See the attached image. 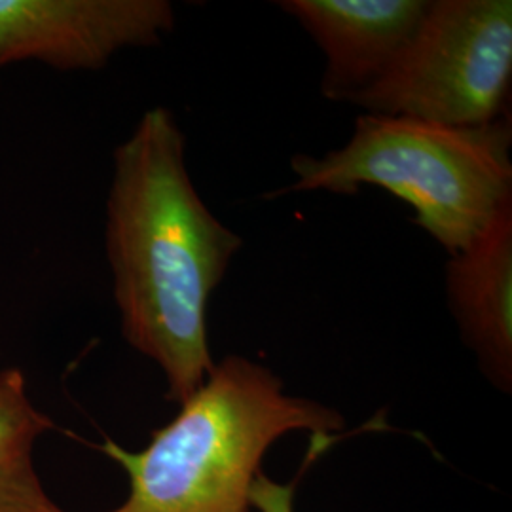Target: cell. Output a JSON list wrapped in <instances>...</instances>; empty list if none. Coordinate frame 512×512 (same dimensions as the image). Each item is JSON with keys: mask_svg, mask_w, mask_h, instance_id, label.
<instances>
[{"mask_svg": "<svg viewBox=\"0 0 512 512\" xmlns=\"http://www.w3.org/2000/svg\"><path fill=\"white\" fill-rule=\"evenodd\" d=\"M112 160L105 247L120 330L183 404L215 366L207 306L243 239L198 194L171 110H147Z\"/></svg>", "mask_w": 512, "mask_h": 512, "instance_id": "cell-1", "label": "cell"}, {"mask_svg": "<svg viewBox=\"0 0 512 512\" xmlns=\"http://www.w3.org/2000/svg\"><path fill=\"white\" fill-rule=\"evenodd\" d=\"M179 406L139 452L101 444L129 478L124 503L105 512H256L251 488L277 440L298 431L334 439L344 429L334 408L287 395L274 370L239 355L215 363Z\"/></svg>", "mask_w": 512, "mask_h": 512, "instance_id": "cell-2", "label": "cell"}, {"mask_svg": "<svg viewBox=\"0 0 512 512\" xmlns=\"http://www.w3.org/2000/svg\"><path fill=\"white\" fill-rule=\"evenodd\" d=\"M512 124L456 128L406 116L363 114L348 143L315 158L296 154L287 192L353 196L378 186L414 209V222L448 255L467 249L512 198Z\"/></svg>", "mask_w": 512, "mask_h": 512, "instance_id": "cell-3", "label": "cell"}, {"mask_svg": "<svg viewBox=\"0 0 512 512\" xmlns=\"http://www.w3.org/2000/svg\"><path fill=\"white\" fill-rule=\"evenodd\" d=\"M511 0H431L391 69L349 103L368 114L486 126L509 114Z\"/></svg>", "mask_w": 512, "mask_h": 512, "instance_id": "cell-4", "label": "cell"}, {"mask_svg": "<svg viewBox=\"0 0 512 512\" xmlns=\"http://www.w3.org/2000/svg\"><path fill=\"white\" fill-rule=\"evenodd\" d=\"M175 27L167 0H0V71L38 61L99 71L126 48H148Z\"/></svg>", "mask_w": 512, "mask_h": 512, "instance_id": "cell-5", "label": "cell"}, {"mask_svg": "<svg viewBox=\"0 0 512 512\" xmlns=\"http://www.w3.org/2000/svg\"><path fill=\"white\" fill-rule=\"evenodd\" d=\"M431 2V0H429ZM427 0H283L325 54L321 93L351 101L380 80L416 35Z\"/></svg>", "mask_w": 512, "mask_h": 512, "instance_id": "cell-6", "label": "cell"}, {"mask_svg": "<svg viewBox=\"0 0 512 512\" xmlns=\"http://www.w3.org/2000/svg\"><path fill=\"white\" fill-rule=\"evenodd\" d=\"M446 296L461 340L482 374L503 393L512 387V198L446 266Z\"/></svg>", "mask_w": 512, "mask_h": 512, "instance_id": "cell-7", "label": "cell"}, {"mask_svg": "<svg viewBox=\"0 0 512 512\" xmlns=\"http://www.w3.org/2000/svg\"><path fill=\"white\" fill-rule=\"evenodd\" d=\"M52 429L23 370H0V512H69L46 492L35 463L38 440Z\"/></svg>", "mask_w": 512, "mask_h": 512, "instance_id": "cell-8", "label": "cell"}, {"mask_svg": "<svg viewBox=\"0 0 512 512\" xmlns=\"http://www.w3.org/2000/svg\"><path fill=\"white\" fill-rule=\"evenodd\" d=\"M296 484H277L266 473H258L251 488L256 512H294Z\"/></svg>", "mask_w": 512, "mask_h": 512, "instance_id": "cell-9", "label": "cell"}]
</instances>
